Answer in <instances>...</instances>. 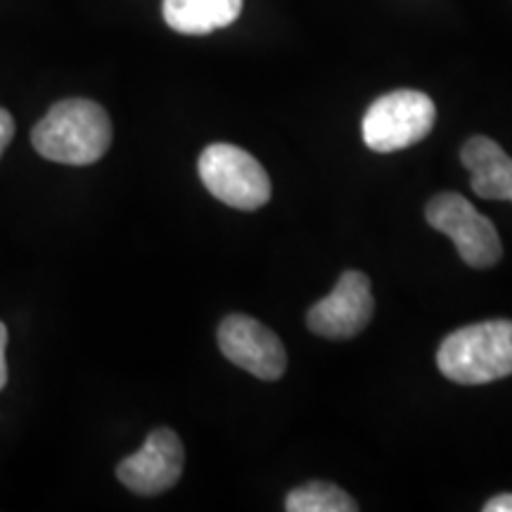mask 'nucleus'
<instances>
[{
    "label": "nucleus",
    "mask_w": 512,
    "mask_h": 512,
    "mask_svg": "<svg viewBox=\"0 0 512 512\" xmlns=\"http://www.w3.org/2000/svg\"><path fill=\"white\" fill-rule=\"evenodd\" d=\"M31 145L50 162L69 166L93 164L112 145L110 114L93 100H60L34 126Z\"/></svg>",
    "instance_id": "nucleus-1"
},
{
    "label": "nucleus",
    "mask_w": 512,
    "mask_h": 512,
    "mask_svg": "<svg viewBox=\"0 0 512 512\" xmlns=\"http://www.w3.org/2000/svg\"><path fill=\"white\" fill-rule=\"evenodd\" d=\"M437 366L451 382L475 387L512 375V320H484L451 332L437 351Z\"/></svg>",
    "instance_id": "nucleus-2"
},
{
    "label": "nucleus",
    "mask_w": 512,
    "mask_h": 512,
    "mask_svg": "<svg viewBox=\"0 0 512 512\" xmlns=\"http://www.w3.org/2000/svg\"><path fill=\"white\" fill-rule=\"evenodd\" d=\"M197 171L211 195L240 211L261 209L271 200V178L256 159L230 143H214L200 155Z\"/></svg>",
    "instance_id": "nucleus-3"
},
{
    "label": "nucleus",
    "mask_w": 512,
    "mask_h": 512,
    "mask_svg": "<svg viewBox=\"0 0 512 512\" xmlns=\"http://www.w3.org/2000/svg\"><path fill=\"white\" fill-rule=\"evenodd\" d=\"M437 107L420 91H394L377 98L363 117V140L375 152H396L430 136Z\"/></svg>",
    "instance_id": "nucleus-4"
},
{
    "label": "nucleus",
    "mask_w": 512,
    "mask_h": 512,
    "mask_svg": "<svg viewBox=\"0 0 512 512\" xmlns=\"http://www.w3.org/2000/svg\"><path fill=\"white\" fill-rule=\"evenodd\" d=\"M427 223L453 240L460 259L472 268H491L501 261L503 245L494 223L458 192H441L425 209Z\"/></svg>",
    "instance_id": "nucleus-5"
},
{
    "label": "nucleus",
    "mask_w": 512,
    "mask_h": 512,
    "mask_svg": "<svg viewBox=\"0 0 512 512\" xmlns=\"http://www.w3.org/2000/svg\"><path fill=\"white\" fill-rule=\"evenodd\" d=\"M185 451L181 439L169 427L147 434L140 451L117 465L119 482L138 496H159L181 479Z\"/></svg>",
    "instance_id": "nucleus-6"
},
{
    "label": "nucleus",
    "mask_w": 512,
    "mask_h": 512,
    "mask_svg": "<svg viewBox=\"0 0 512 512\" xmlns=\"http://www.w3.org/2000/svg\"><path fill=\"white\" fill-rule=\"evenodd\" d=\"M219 347L230 363L259 380H278L287 368V354L280 337L264 323L242 313L223 318L219 325Z\"/></svg>",
    "instance_id": "nucleus-7"
},
{
    "label": "nucleus",
    "mask_w": 512,
    "mask_h": 512,
    "mask_svg": "<svg viewBox=\"0 0 512 512\" xmlns=\"http://www.w3.org/2000/svg\"><path fill=\"white\" fill-rule=\"evenodd\" d=\"M375 311L370 280L361 271L342 273L328 297L313 304L306 313L311 332L325 339L356 337L370 323Z\"/></svg>",
    "instance_id": "nucleus-8"
},
{
    "label": "nucleus",
    "mask_w": 512,
    "mask_h": 512,
    "mask_svg": "<svg viewBox=\"0 0 512 512\" xmlns=\"http://www.w3.org/2000/svg\"><path fill=\"white\" fill-rule=\"evenodd\" d=\"M463 166L472 176V192L482 200L512 202V157L496 140L486 136L470 138L460 150Z\"/></svg>",
    "instance_id": "nucleus-9"
},
{
    "label": "nucleus",
    "mask_w": 512,
    "mask_h": 512,
    "mask_svg": "<svg viewBox=\"0 0 512 512\" xmlns=\"http://www.w3.org/2000/svg\"><path fill=\"white\" fill-rule=\"evenodd\" d=\"M164 22L178 34L204 36L228 27L242 12V0H164Z\"/></svg>",
    "instance_id": "nucleus-10"
},
{
    "label": "nucleus",
    "mask_w": 512,
    "mask_h": 512,
    "mask_svg": "<svg viewBox=\"0 0 512 512\" xmlns=\"http://www.w3.org/2000/svg\"><path fill=\"white\" fill-rule=\"evenodd\" d=\"M285 508L290 512H356L358 505L335 484L309 482L287 494Z\"/></svg>",
    "instance_id": "nucleus-11"
},
{
    "label": "nucleus",
    "mask_w": 512,
    "mask_h": 512,
    "mask_svg": "<svg viewBox=\"0 0 512 512\" xmlns=\"http://www.w3.org/2000/svg\"><path fill=\"white\" fill-rule=\"evenodd\" d=\"M12 136H15V119H12V114L8 110L0 107V155H3L5 147L10 145Z\"/></svg>",
    "instance_id": "nucleus-12"
},
{
    "label": "nucleus",
    "mask_w": 512,
    "mask_h": 512,
    "mask_svg": "<svg viewBox=\"0 0 512 512\" xmlns=\"http://www.w3.org/2000/svg\"><path fill=\"white\" fill-rule=\"evenodd\" d=\"M5 349H8V328L0 320V389L8 384V363H5Z\"/></svg>",
    "instance_id": "nucleus-13"
},
{
    "label": "nucleus",
    "mask_w": 512,
    "mask_h": 512,
    "mask_svg": "<svg viewBox=\"0 0 512 512\" xmlns=\"http://www.w3.org/2000/svg\"><path fill=\"white\" fill-rule=\"evenodd\" d=\"M484 512H512V494H501L484 505Z\"/></svg>",
    "instance_id": "nucleus-14"
}]
</instances>
